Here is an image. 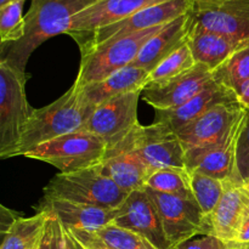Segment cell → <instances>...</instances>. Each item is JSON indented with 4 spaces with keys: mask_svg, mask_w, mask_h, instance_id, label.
<instances>
[{
    "mask_svg": "<svg viewBox=\"0 0 249 249\" xmlns=\"http://www.w3.org/2000/svg\"><path fill=\"white\" fill-rule=\"evenodd\" d=\"M97 0H32L23 38L1 45V60L22 75L32 53L48 39L67 34L73 17Z\"/></svg>",
    "mask_w": 249,
    "mask_h": 249,
    "instance_id": "obj_1",
    "label": "cell"
},
{
    "mask_svg": "<svg viewBox=\"0 0 249 249\" xmlns=\"http://www.w3.org/2000/svg\"><path fill=\"white\" fill-rule=\"evenodd\" d=\"M112 224L139 233L158 249H173L165 236L157 206L145 187L129 194L117 209Z\"/></svg>",
    "mask_w": 249,
    "mask_h": 249,
    "instance_id": "obj_13",
    "label": "cell"
},
{
    "mask_svg": "<svg viewBox=\"0 0 249 249\" xmlns=\"http://www.w3.org/2000/svg\"><path fill=\"white\" fill-rule=\"evenodd\" d=\"M92 233L112 249H158L139 233L113 224H109Z\"/></svg>",
    "mask_w": 249,
    "mask_h": 249,
    "instance_id": "obj_28",
    "label": "cell"
},
{
    "mask_svg": "<svg viewBox=\"0 0 249 249\" xmlns=\"http://www.w3.org/2000/svg\"><path fill=\"white\" fill-rule=\"evenodd\" d=\"M94 111L80 106L77 89L70 88L62 96L48 106L34 109L22 133L17 156H26L43 143L80 130Z\"/></svg>",
    "mask_w": 249,
    "mask_h": 249,
    "instance_id": "obj_2",
    "label": "cell"
},
{
    "mask_svg": "<svg viewBox=\"0 0 249 249\" xmlns=\"http://www.w3.org/2000/svg\"><path fill=\"white\" fill-rule=\"evenodd\" d=\"M214 80L213 71L202 63L163 82L148 83L142 90L143 101L156 111H167L182 106Z\"/></svg>",
    "mask_w": 249,
    "mask_h": 249,
    "instance_id": "obj_12",
    "label": "cell"
},
{
    "mask_svg": "<svg viewBox=\"0 0 249 249\" xmlns=\"http://www.w3.org/2000/svg\"><path fill=\"white\" fill-rule=\"evenodd\" d=\"M194 18L204 28L249 46V0H228L209 10L194 9Z\"/></svg>",
    "mask_w": 249,
    "mask_h": 249,
    "instance_id": "obj_22",
    "label": "cell"
},
{
    "mask_svg": "<svg viewBox=\"0 0 249 249\" xmlns=\"http://www.w3.org/2000/svg\"><path fill=\"white\" fill-rule=\"evenodd\" d=\"M213 77L240 97L249 83V46L240 49L224 61L213 71Z\"/></svg>",
    "mask_w": 249,
    "mask_h": 249,
    "instance_id": "obj_26",
    "label": "cell"
},
{
    "mask_svg": "<svg viewBox=\"0 0 249 249\" xmlns=\"http://www.w3.org/2000/svg\"><path fill=\"white\" fill-rule=\"evenodd\" d=\"M134 146L148 167L186 168L185 150L177 131L165 124L155 122L151 125H139L133 131Z\"/></svg>",
    "mask_w": 249,
    "mask_h": 249,
    "instance_id": "obj_11",
    "label": "cell"
},
{
    "mask_svg": "<svg viewBox=\"0 0 249 249\" xmlns=\"http://www.w3.org/2000/svg\"><path fill=\"white\" fill-rule=\"evenodd\" d=\"M238 101V96L232 90L214 79L182 106L167 111H156L155 122H160L174 131H179L214 107Z\"/></svg>",
    "mask_w": 249,
    "mask_h": 249,
    "instance_id": "obj_19",
    "label": "cell"
},
{
    "mask_svg": "<svg viewBox=\"0 0 249 249\" xmlns=\"http://www.w3.org/2000/svg\"><path fill=\"white\" fill-rule=\"evenodd\" d=\"M67 230L74 238L79 249H112L105 245L97 236L89 231L78 230V229H67Z\"/></svg>",
    "mask_w": 249,
    "mask_h": 249,
    "instance_id": "obj_34",
    "label": "cell"
},
{
    "mask_svg": "<svg viewBox=\"0 0 249 249\" xmlns=\"http://www.w3.org/2000/svg\"><path fill=\"white\" fill-rule=\"evenodd\" d=\"M0 211H1V213H0V225H1V233H4L22 215L17 212L6 208L5 206L0 207Z\"/></svg>",
    "mask_w": 249,
    "mask_h": 249,
    "instance_id": "obj_35",
    "label": "cell"
},
{
    "mask_svg": "<svg viewBox=\"0 0 249 249\" xmlns=\"http://www.w3.org/2000/svg\"><path fill=\"white\" fill-rule=\"evenodd\" d=\"M39 249H79V247L62 223L56 216L48 214L45 235Z\"/></svg>",
    "mask_w": 249,
    "mask_h": 249,
    "instance_id": "obj_31",
    "label": "cell"
},
{
    "mask_svg": "<svg viewBox=\"0 0 249 249\" xmlns=\"http://www.w3.org/2000/svg\"><path fill=\"white\" fill-rule=\"evenodd\" d=\"M248 215L249 198L243 184L225 180L223 197L211 215L213 235L228 243H236Z\"/></svg>",
    "mask_w": 249,
    "mask_h": 249,
    "instance_id": "obj_17",
    "label": "cell"
},
{
    "mask_svg": "<svg viewBox=\"0 0 249 249\" xmlns=\"http://www.w3.org/2000/svg\"><path fill=\"white\" fill-rule=\"evenodd\" d=\"M34 209L56 216L67 229L96 232L100 229L112 224L117 215V209H106L61 198L44 197Z\"/></svg>",
    "mask_w": 249,
    "mask_h": 249,
    "instance_id": "obj_16",
    "label": "cell"
},
{
    "mask_svg": "<svg viewBox=\"0 0 249 249\" xmlns=\"http://www.w3.org/2000/svg\"><path fill=\"white\" fill-rule=\"evenodd\" d=\"M246 107L240 101L219 105L177 131L185 153L206 150L223 142L240 123Z\"/></svg>",
    "mask_w": 249,
    "mask_h": 249,
    "instance_id": "obj_10",
    "label": "cell"
},
{
    "mask_svg": "<svg viewBox=\"0 0 249 249\" xmlns=\"http://www.w3.org/2000/svg\"><path fill=\"white\" fill-rule=\"evenodd\" d=\"M236 243L242 246L249 245V215L247 220H246L245 224H243L240 233H238V237H237V241H236Z\"/></svg>",
    "mask_w": 249,
    "mask_h": 249,
    "instance_id": "obj_37",
    "label": "cell"
},
{
    "mask_svg": "<svg viewBox=\"0 0 249 249\" xmlns=\"http://www.w3.org/2000/svg\"><path fill=\"white\" fill-rule=\"evenodd\" d=\"M26 0H16L0 7V39L1 45L19 40L24 36L26 21L22 15Z\"/></svg>",
    "mask_w": 249,
    "mask_h": 249,
    "instance_id": "obj_30",
    "label": "cell"
},
{
    "mask_svg": "<svg viewBox=\"0 0 249 249\" xmlns=\"http://www.w3.org/2000/svg\"><path fill=\"white\" fill-rule=\"evenodd\" d=\"M243 190H245L246 195H247L248 198H249V179L245 182V184H243Z\"/></svg>",
    "mask_w": 249,
    "mask_h": 249,
    "instance_id": "obj_39",
    "label": "cell"
},
{
    "mask_svg": "<svg viewBox=\"0 0 249 249\" xmlns=\"http://www.w3.org/2000/svg\"><path fill=\"white\" fill-rule=\"evenodd\" d=\"M237 243H228L214 235H198L173 249H232L238 247Z\"/></svg>",
    "mask_w": 249,
    "mask_h": 249,
    "instance_id": "obj_33",
    "label": "cell"
},
{
    "mask_svg": "<svg viewBox=\"0 0 249 249\" xmlns=\"http://www.w3.org/2000/svg\"><path fill=\"white\" fill-rule=\"evenodd\" d=\"M236 249H249V245H246V246L240 245V246H238V247L236 248Z\"/></svg>",
    "mask_w": 249,
    "mask_h": 249,
    "instance_id": "obj_41",
    "label": "cell"
},
{
    "mask_svg": "<svg viewBox=\"0 0 249 249\" xmlns=\"http://www.w3.org/2000/svg\"><path fill=\"white\" fill-rule=\"evenodd\" d=\"M236 248H237V247H236ZM236 248H232V249H236Z\"/></svg>",
    "mask_w": 249,
    "mask_h": 249,
    "instance_id": "obj_42",
    "label": "cell"
},
{
    "mask_svg": "<svg viewBox=\"0 0 249 249\" xmlns=\"http://www.w3.org/2000/svg\"><path fill=\"white\" fill-rule=\"evenodd\" d=\"M48 214L38 212L17 219L4 233L0 249H39L45 235Z\"/></svg>",
    "mask_w": 249,
    "mask_h": 249,
    "instance_id": "obj_24",
    "label": "cell"
},
{
    "mask_svg": "<svg viewBox=\"0 0 249 249\" xmlns=\"http://www.w3.org/2000/svg\"><path fill=\"white\" fill-rule=\"evenodd\" d=\"M245 117V116H243ZM243 118L235 126L230 135L214 147L190 151L185 153L186 169L197 172L219 180H232L235 178L236 146Z\"/></svg>",
    "mask_w": 249,
    "mask_h": 249,
    "instance_id": "obj_21",
    "label": "cell"
},
{
    "mask_svg": "<svg viewBox=\"0 0 249 249\" xmlns=\"http://www.w3.org/2000/svg\"><path fill=\"white\" fill-rule=\"evenodd\" d=\"M100 165L105 174L128 194L145 187L153 173L134 146L133 133L118 145L107 148Z\"/></svg>",
    "mask_w": 249,
    "mask_h": 249,
    "instance_id": "obj_15",
    "label": "cell"
},
{
    "mask_svg": "<svg viewBox=\"0 0 249 249\" xmlns=\"http://www.w3.org/2000/svg\"><path fill=\"white\" fill-rule=\"evenodd\" d=\"M165 1L169 0H97L73 17L67 34L78 41L140 10Z\"/></svg>",
    "mask_w": 249,
    "mask_h": 249,
    "instance_id": "obj_14",
    "label": "cell"
},
{
    "mask_svg": "<svg viewBox=\"0 0 249 249\" xmlns=\"http://www.w3.org/2000/svg\"><path fill=\"white\" fill-rule=\"evenodd\" d=\"M106 151L102 139L89 131L78 130L43 143L24 157L48 163L60 173H73L100 164Z\"/></svg>",
    "mask_w": 249,
    "mask_h": 249,
    "instance_id": "obj_6",
    "label": "cell"
},
{
    "mask_svg": "<svg viewBox=\"0 0 249 249\" xmlns=\"http://www.w3.org/2000/svg\"><path fill=\"white\" fill-rule=\"evenodd\" d=\"M153 27L121 38L108 39L82 55L79 72L75 78L77 88L106 79L113 73L128 67L140 53L145 44L165 26Z\"/></svg>",
    "mask_w": 249,
    "mask_h": 249,
    "instance_id": "obj_4",
    "label": "cell"
},
{
    "mask_svg": "<svg viewBox=\"0 0 249 249\" xmlns=\"http://www.w3.org/2000/svg\"><path fill=\"white\" fill-rule=\"evenodd\" d=\"M190 174L195 199L206 216L211 219L212 213L223 197L225 181L197 172H190Z\"/></svg>",
    "mask_w": 249,
    "mask_h": 249,
    "instance_id": "obj_27",
    "label": "cell"
},
{
    "mask_svg": "<svg viewBox=\"0 0 249 249\" xmlns=\"http://www.w3.org/2000/svg\"><path fill=\"white\" fill-rule=\"evenodd\" d=\"M249 179V109L246 108L236 146L235 178L232 181L245 184Z\"/></svg>",
    "mask_w": 249,
    "mask_h": 249,
    "instance_id": "obj_32",
    "label": "cell"
},
{
    "mask_svg": "<svg viewBox=\"0 0 249 249\" xmlns=\"http://www.w3.org/2000/svg\"><path fill=\"white\" fill-rule=\"evenodd\" d=\"M145 186L169 196L195 199L191 187V174L186 168H163L155 170Z\"/></svg>",
    "mask_w": 249,
    "mask_h": 249,
    "instance_id": "obj_25",
    "label": "cell"
},
{
    "mask_svg": "<svg viewBox=\"0 0 249 249\" xmlns=\"http://www.w3.org/2000/svg\"><path fill=\"white\" fill-rule=\"evenodd\" d=\"M192 9H194L192 0H169V1L162 2V4L152 5V6L140 10L136 14L131 15L117 23L104 27L75 43L80 48L82 55H84L92 48L100 45L108 39L121 38V36H129V34L136 33V32L169 23L178 17L190 12Z\"/></svg>",
    "mask_w": 249,
    "mask_h": 249,
    "instance_id": "obj_9",
    "label": "cell"
},
{
    "mask_svg": "<svg viewBox=\"0 0 249 249\" xmlns=\"http://www.w3.org/2000/svg\"><path fill=\"white\" fill-rule=\"evenodd\" d=\"M192 23L194 9L169 22L160 33L152 36L129 66L142 68L148 73L152 72L163 60L187 43Z\"/></svg>",
    "mask_w": 249,
    "mask_h": 249,
    "instance_id": "obj_20",
    "label": "cell"
},
{
    "mask_svg": "<svg viewBox=\"0 0 249 249\" xmlns=\"http://www.w3.org/2000/svg\"><path fill=\"white\" fill-rule=\"evenodd\" d=\"M14 1H16V0H0V7L6 6L7 4H10V2H14Z\"/></svg>",
    "mask_w": 249,
    "mask_h": 249,
    "instance_id": "obj_40",
    "label": "cell"
},
{
    "mask_svg": "<svg viewBox=\"0 0 249 249\" xmlns=\"http://www.w3.org/2000/svg\"><path fill=\"white\" fill-rule=\"evenodd\" d=\"M187 45L195 61L212 71L216 70L233 53L247 46L231 36L204 28L195 18L187 38Z\"/></svg>",
    "mask_w": 249,
    "mask_h": 249,
    "instance_id": "obj_23",
    "label": "cell"
},
{
    "mask_svg": "<svg viewBox=\"0 0 249 249\" xmlns=\"http://www.w3.org/2000/svg\"><path fill=\"white\" fill-rule=\"evenodd\" d=\"M142 90H136L104 102L94 109L80 130L99 136L107 148L118 145L140 125L138 106Z\"/></svg>",
    "mask_w": 249,
    "mask_h": 249,
    "instance_id": "obj_8",
    "label": "cell"
},
{
    "mask_svg": "<svg viewBox=\"0 0 249 249\" xmlns=\"http://www.w3.org/2000/svg\"><path fill=\"white\" fill-rule=\"evenodd\" d=\"M44 197L61 198L75 203L117 209L129 194L107 177L101 165L73 173H60L43 190Z\"/></svg>",
    "mask_w": 249,
    "mask_h": 249,
    "instance_id": "obj_3",
    "label": "cell"
},
{
    "mask_svg": "<svg viewBox=\"0 0 249 249\" xmlns=\"http://www.w3.org/2000/svg\"><path fill=\"white\" fill-rule=\"evenodd\" d=\"M160 215L165 236L172 248L198 235H213L211 219L199 208L195 199L160 194L146 187Z\"/></svg>",
    "mask_w": 249,
    "mask_h": 249,
    "instance_id": "obj_7",
    "label": "cell"
},
{
    "mask_svg": "<svg viewBox=\"0 0 249 249\" xmlns=\"http://www.w3.org/2000/svg\"><path fill=\"white\" fill-rule=\"evenodd\" d=\"M28 75L0 61V157H16L22 133L36 108L27 101Z\"/></svg>",
    "mask_w": 249,
    "mask_h": 249,
    "instance_id": "obj_5",
    "label": "cell"
},
{
    "mask_svg": "<svg viewBox=\"0 0 249 249\" xmlns=\"http://www.w3.org/2000/svg\"><path fill=\"white\" fill-rule=\"evenodd\" d=\"M195 10H209L223 5L228 0H192Z\"/></svg>",
    "mask_w": 249,
    "mask_h": 249,
    "instance_id": "obj_36",
    "label": "cell"
},
{
    "mask_svg": "<svg viewBox=\"0 0 249 249\" xmlns=\"http://www.w3.org/2000/svg\"><path fill=\"white\" fill-rule=\"evenodd\" d=\"M196 65L197 62L195 61L191 50H190L189 45L186 43L181 48L178 49L177 51H174L172 55L168 56L165 60H163L150 73L148 83L168 80L170 78H174L177 75L182 74V73L191 70Z\"/></svg>",
    "mask_w": 249,
    "mask_h": 249,
    "instance_id": "obj_29",
    "label": "cell"
},
{
    "mask_svg": "<svg viewBox=\"0 0 249 249\" xmlns=\"http://www.w3.org/2000/svg\"><path fill=\"white\" fill-rule=\"evenodd\" d=\"M238 100H240V102L242 104L243 107H246V108L249 109V83L247 87H246L245 91L242 92V95L238 97Z\"/></svg>",
    "mask_w": 249,
    "mask_h": 249,
    "instance_id": "obj_38",
    "label": "cell"
},
{
    "mask_svg": "<svg viewBox=\"0 0 249 249\" xmlns=\"http://www.w3.org/2000/svg\"><path fill=\"white\" fill-rule=\"evenodd\" d=\"M150 73L139 67H128L113 73L106 79L88 84L85 87L77 88L78 102L80 106L94 111L96 107L113 97L128 92L143 90L148 84Z\"/></svg>",
    "mask_w": 249,
    "mask_h": 249,
    "instance_id": "obj_18",
    "label": "cell"
}]
</instances>
